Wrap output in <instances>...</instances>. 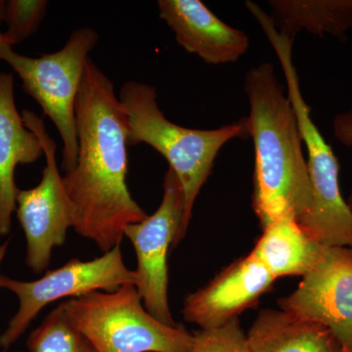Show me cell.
Returning a JSON list of instances; mask_svg holds the SVG:
<instances>
[{
    "instance_id": "cell-1",
    "label": "cell",
    "mask_w": 352,
    "mask_h": 352,
    "mask_svg": "<svg viewBox=\"0 0 352 352\" xmlns=\"http://www.w3.org/2000/svg\"><path fill=\"white\" fill-rule=\"evenodd\" d=\"M78 151L63 184L73 228L102 252L119 247L124 229L147 214L126 183L127 124L112 80L88 58L75 103Z\"/></svg>"
},
{
    "instance_id": "cell-2",
    "label": "cell",
    "mask_w": 352,
    "mask_h": 352,
    "mask_svg": "<svg viewBox=\"0 0 352 352\" xmlns=\"http://www.w3.org/2000/svg\"><path fill=\"white\" fill-rule=\"evenodd\" d=\"M244 90L256 157L252 208L259 226L264 229L286 212L300 221L311 208L314 196L295 109L271 63L250 69Z\"/></svg>"
},
{
    "instance_id": "cell-3",
    "label": "cell",
    "mask_w": 352,
    "mask_h": 352,
    "mask_svg": "<svg viewBox=\"0 0 352 352\" xmlns=\"http://www.w3.org/2000/svg\"><path fill=\"white\" fill-rule=\"evenodd\" d=\"M119 99L127 124V146L147 144L170 164L182 185L184 214L180 242L188 230L197 197L212 173L221 148L234 138L249 136L244 119L215 129H187L166 119L157 104V90L129 80L120 87Z\"/></svg>"
},
{
    "instance_id": "cell-4",
    "label": "cell",
    "mask_w": 352,
    "mask_h": 352,
    "mask_svg": "<svg viewBox=\"0 0 352 352\" xmlns=\"http://www.w3.org/2000/svg\"><path fill=\"white\" fill-rule=\"evenodd\" d=\"M67 318L98 352H189L193 333L146 310L135 285L91 292L61 302Z\"/></svg>"
},
{
    "instance_id": "cell-5",
    "label": "cell",
    "mask_w": 352,
    "mask_h": 352,
    "mask_svg": "<svg viewBox=\"0 0 352 352\" xmlns=\"http://www.w3.org/2000/svg\"><path fill=\"white\" fill-rule=\"evenodd\" d=\"M283 69L288 96L295 109L307 152V168L312 187V206L298 221L323 247L352 248V212L340 188V164L332 147L319 131L303 98L292 50L294 39L280 34L272 25L263 30Z\"/></svg>"
},
{
    "instance_id": "cell-6",
    "label": "cell",
    "mask_w": 352,
    "mask_h": 352,
    "mask_svg": "<svg viewBox=\"0 0 352 352\" xmlns=\"http://www.w3.org/2000/svg\"><path fill=\"white\" fill-rule=\"evenodd\" d=\"M99 36L92 28L72 32L64 47L32 58L19 54L0 32V61L12 67L23 82V89L43 109L56 126L63 142L62 170H73L78 159L75 103L83 69Z\"/></svg>"
},
{
    "instance_id": "cell-7",
    "label": "cell",
    "mask_w": 352,
    "mask_h": 352,
    "mask_svg": "<svg viewBox=\"0 0 352 352\" xmlns=\"http://www.w3.org/2000/svg\"><path fill=\"white\" fill-rule=\"evenodd\" d=\"M136 282L135 270H129L124 263L120 245L92 261L71 259L36 281H20L0 275V289L12 292L19 300L17 312L0 336V346L4 352L8 351L50 303L91 292H115L124 285H136Z\"/></svg>"
},
{
    "instance_id": "cell-8",
    "label": "cell",
    "mask_w": 352,
    "mask_h": 352,
    "mask_svg": "<svg viewBox=\"0 0 352 352\" xmlns=\"http://www.w3.org/2000/svg\"><path fill=\"white\" fill-rule=\"evenodd\" d=\"M164 195L154 214L124 229L138 258L136 289L152 316L168 326H176L168 305V256L179 244L184 214V193L175 171L164 176Z\"/></svg>"
},
{
    "instance_id": "cell-9",
    "label": "cell",
    "mask_w": 352,
    "mask_h": 352,
    "mask_svg": "<svg viewBox=\"0 0 352 352\" xmlns=\"http://www.w3.org/2000/svg\"><path fill=\"white\" fill-rule=\"evenodd\" d=\"M22 117L25 126L38 136L46 157L39 184L19 190L16 200V212L27 240L25 263L34 273H41L50 265L53 249L66 241L73 215L57 166L56 144L36 113L24 110Z\"/></svg>"
},
{
    "instance_id": "cell-10",
    "label": "cell",
    "mask_w": 352,
    "mask_h": 352,
    "mask_svg": "<svg viewBox=\"0 0 352 352\" xmlns=\"http://www.w3.org/2000/svg\"><path fill=\"white\" fill-rule=\"evenodd\" d=\"M280 309L325 326L352 352V248L324 247L298 288L278 300Z\"/></svg>"
},
{
    "instance_id": "cell-11",
    "label": "cell",
    "mask_w": 352,
    "mask_h": 352,
    "mask_svg": "<svg viewBox=\"0 0 352 352\" xmlns=\"http://www.w3.org/2000/svg\"><path fill=\"white\" fill-rule=\"evenodd\" d=\"M275 281L250 252L221 270L205 287L189 294L183 305V317L203 330L221 327L256 307Z\"/></svg>"
},
{
    "instance_id": "cell-12",
    "label": "cell",
    "mask_w": 352,
    "mask_h": 352,
    "mask_svg": "<svg viewBox=\"0 0 352 352\" xmlns=\"http://www.w3.org/2000/svg\"><path fill=\"white\" fill-rule=\"evenodd\" d=\"M160 18L187 52L210 65L235 63L250 47L245 32L226 24L200 0H159Z\"/></svg>"
},
{
    "instance_id": "cell-13",
    "label": "cell",
    "mask_w": 352,
    "mask_h": 352,
    "mask_svg": "<svg viewBox=\"0 0 352 352\" xmlns=\"http://www.w3.org/2000/svg\"><path fill=\"white\" fill-rule=\"evenodd\" d=\"M44 154L38 136L25 126L14 96V76L0 73V238L10 232L17 207L15 170L38 161Z\"/></svg>"
},
{
    "instance_id": "cell-14",
    "label": "cell",
    "mask_w": 352,
    "mask_h": 352,
    "mask_svg": "<svg viewBox=\"0 0 352 352\" xmlns=\"http://www.w3.org/2000/svg\"><path fill=\"white\" fill-rule=\"evenodd\" d=\"M323 248L303 230L293 212H286L263 229L251 254L277 280L307 275Z\"/></svg>"
},
{
    "instance_id": "cell-15",
    "label": "cell",
    "mask_w": 352,
    "mask_h": 352,
    "mask_svg": "<svg viewBox=\"0 0 352 352\" xmlns=\"http://www.w3.org/2000/svg\"><path fill=\"white\" fill-rule=\"evenodd\" d=\"M252 352H342L332 332L280 309H263L247 333Z\"/></svg>"
},
{
    "instance_id": "cell-16",
    "label": "cell",
    "mask_w": 352,
    "mask_h": 352,
    "mask_svg": "<svg viewBox=\"0 0 352 352\" xmlns=\"http://www.w3.org/2000/svg\"><path fill=\"white\" fill-rule=\"evenodd\" d=\"M273 24L291 38L302 31L342 36L352 29V0H270Z\"/></svg>"
},
{
    "instance_id": "cell-17",
    "label": "cell",
    "mask_w": 352,
    "mask_h": 352,
    "mask_svg": "<svg viewBox=\"0 0 352 352\" xmlns=\"http://www.w3.org/2000/svg\"><path fill=\"white\" fill-rule=\"evenodd\" d=\"M30 352H98L67 318L61 303L28 338Z\"/></svg>"
},
{
    "instance_id": "cell-18",
    "label": "cell",
    "mask_w": 352,
    "mask_h": 352,
    "mask_svg": "<svg viewBox=\"0 0 352 352\" xmlns=\"http://www.w3.org/2000/svg\"><path fill=\"white\" fill-rule=\"evenodd\" d=\"M46 0H8L6 1V32L2 38L11 46L17 45L30 38L41 27L47 13Z\"/></svg>"
},
{
    "instance_id": "cell-19",
    "label": "cell",
    "mask_w": 352,
    "mask_h": 352,
    "mask_svg": "<svg viewBox=\"0 0 352 352\" xmlns=\"http://www.w3.org/2000/svg\"><path fill=\"white\" fill-rule=\"evenodd\" d=\"M189 352H252L239 318L214 329H200L193 333Z\"/></svg>"
},
{
    "instance_id": "cell-20",
    "label": "cell",
    "mask_w": 352,
    "mask_h": 352,
    "mask_svg": "<svg viewBox=\"0 0 352 352\" xmlns=\"http://www.w3.org/2000/svg\"><path fill=\"white\" fill-rule=\"evenodd\" d=\"M335 129L338 138L346 144L352 145V113L338 117L335 122ZM347 205L352 212V191Z\"/></svg>"
},
{
    "instance_id": "cell-21",
    "label": "cell",
    "mask_w": 352,
    "mask_h": 352,
    "mask_svg": "<svg viewBox=\"0 0 352 352\" xmlns=\"http://www.w3.org/2000/svg\"><path fill=\"white\" fill-rule=\"evenodd\" d=\"M8 241L4 242L3 244H0V264H1L4 256H6L7 249H8Z\"/></svg>"
},
{
    "instance_id": "cell-22",
    "label": "cell",
    "mask_w": 352,
    "mask_h": 352,
    "mask_svg": "<svg viewBox=\"0 0 352 352\" xmlns=\"http://www.w3.org/2000/svg\"><path fill=\"white\" fill-rule=\"evenodd\" d=\"M6 1L0 0V25L4 22V16H6Z\"/></svg>"
}]
</instances>
